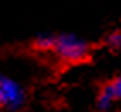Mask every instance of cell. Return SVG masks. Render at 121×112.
Wrapping results in <instances>:
<instances>
[{"instance_id": "cell-1", "label": "cell", "mask_w": 121, "mask_h": 112, "mask_svg": "<svg viewBox=\"0 0 121 112\" xmlns=\"http://www.w3.org/2000/svg\"><path fill=\"white\" fill-rule=\"evenodd\" d=\"M91 53L92 44L84 37L70 32L53 34L50 54H53L56 60L68 63V65H75V63H84L85 60H89Z\"/></svg>"}, {"instance_id": "cell-2", "label": "cell", "mask_w": 121, "mask_h": 112, "mask_svg": "<svg viewBox=\"0 0 121 112\" xmlns=\"http://www.w3.org/2000/svg\"><path fill=\"white\" fill-rule=\"evenodd\" d=\"M0 97L2 105L9 110H17L26 102V90L22 85L10 76H0Z\"/></svg>"}, {"instance_id": "cell-3", "label": "cell", "mask_w": 121, "mask_h": 112, "mask_svg": "<svg viewBox=\"0 0 121 112\" xmlns=\"http://www.w3.org/2000/svg\"><path fill=\"white\" fill-rule=\"evenodd\" d=\"M119 102H121V75L108 80V82L99 88L97 99H95L97 109L102 110V112L111 110Z\"/></svg>"}, {"instance_id": "cell-4", "label": "cell", "mask_w": 121, "mask_h": 112, "mask_svg": "<svg viewBox=\"0 0 121 112\" xmlns=\"http://www.w3.org/2000/svg\"><path fill=\"white\" fill-rule=\"evenodd\" d=\"M104 44H106V48H109L112 51L121 49V31H111L104 37Z\"/></svg>"}, {"instance_id": "cell-5", "label": "cell", "mask_w": 121, "mask_h": 112, "mask_svg": "<svg viewBox=\"0 0 121 112\" xmlns=\"http://www.w3.org/2000/svg\"><path fill=\"white\" fill-rule=\"evenodd\" d=\"M0 107H2V97H0Z\"/></svg>"}]
</instances>
